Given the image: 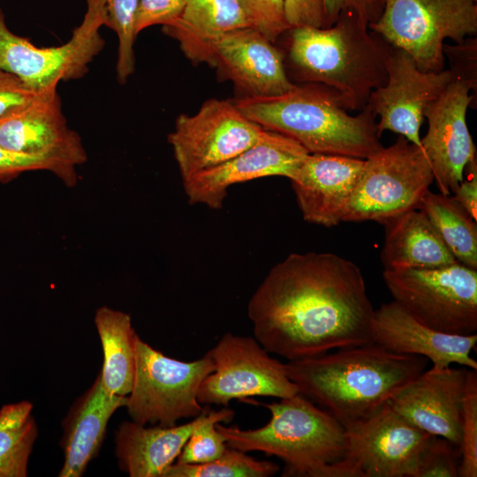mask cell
I'll return each mask as SVG.
<instances>
[{"instance_id": "6da1fadb", "label": "cell", "mask_w": 477, "mask_h": 477, "mask_svg": "<svg viewBox=\"0 0 477 477\" xmlns=\"http://www.w3.org/2000/svg\"><path fill=\"white\" fill-rule=\"evenodd\" d=\"M373 312L360 269L332 253L289 254L247 306L254 338L288 361L373 343Z\"/></svg>"}, {"instance_id": "7a4b0ae2", "label": "cell", "mask_w": 477, "mask_h": 477, "mask_svg": "<svg viewBox=\"0 0 477 477\" xmlns=\"http://www.w3.org/2000/svg\"><path fill=\"white\" fill-rule=\"evenodd\" d=\"M284 365L299 393L345 427L389 403L426 369L428 360L369 343Z\"/></svg>"}, {"instance_id": "3957f363", "label": "cell", "mask_w": 477, "mask_h": 477, "mask_svg": "<svg viewBox=\"0 0 477 477\" xmlns=\"http://www.w3.org/2000/svg\"><path fill=\"white\" fill-rule=\"evenodd\" d=\"M287 34L285 69L299 84L336 91L349 111L367 106L371 93L387 80L390 47L352 11H343L328 27H292Z\"/></svg>"}, {"instance_id": "277c9868", "label": "cell", "mask_w": 477, "mask_h": 477, "mask_svg": "<svg viewBox=\"0 0 477 477\" xmlns=\"http://www.w3.org/2000/svg\"><path fill=\"white\" fill-rule=\"evenodd\" d=\"M233 102L250 120L292 138L309 154L367 159L382 147L370 107L352 116L336 91L320 84H296L281 95Z\"/></svg>"}, {"instance_id": "5b68a950", "label": "cell", "mask_w": 477, "mask_h": 477, "mask_svg": "<svg viewBox=\"0 0 477 477\" xmlns=\"http://www.w3.org/2000/svg\"><path fill=\"white\" fill-rule=\"evenodd\" d=\"M264 406L271 417L259 428L244 430L216 423L229 447L281 458L285 463L282 476L286 477H318L323 466L344 458V427L303 395Z\"/></svg>"}, {"instance_id": "8992f818", "label": "cell", "mask_w": 477, "mask_h": 477, "mask_svg": "<svg viewBox=\"0 0 477 477\" xmlns=\"http://www.w3.org/2000/svg\"><path fill=\"white\" fill-rule=\"evenodd\" d=\"M477 0H382L368 28L409 54L424 72L443 70L445 39L457 43L477 33Z\"/></svg>"}, {"instance_id": "52a82bcc", "label": "cell", "mask_w": 477, "mask_h": 477, "mask_svg": "<svg viewBox=\"0 0 477 477\" xmlns=\"http://www.w3.org/2000/svg\"><path fill=\"white\" fill-rule=\"evenodd\" d=\"M393 300L414 319L440 332L477 331V269L460 262L433 269H383Z\"/></svg>"}, {"instance_id": "ba28073f", "label": "cell", "mask_w": 477, "mask_h": 477, "mask_svg": "<svg viewBox=\"0 0 477 477\" xmlns=\"http://www.w3.org/2000/svg\"><path fill=\"white\" fill-rule=\"evenodd\" d=\"M134 346V379L125 405L132 421L170 427L205 410L197 394L203 380L214 371L208 353L193 361H181L154 349L138 334Z\"/></svg>"}, {"instance_id": "9c48e42d", "label": "cell", "mask_w": 477, "mask_h": 477, "mask_svg": "<svg viewBox=\"0 0 477 477\" xmlns=\"http://www.w3.org/2000/svg\"><path fill=\"white\" fill-rule=\"evenodd\" d=\"M434 182L433 170L422 148L399 135L365 164L346 208L343 222L387 220L417 206Z\"/></svg>"}, {"instance_id": "30bf717a", "label": "cell", "mask_w": 477, "mask_h": 477, "mask_svg": "<svg viewBox=\"0 0 477 477\" xmlns=\"http://www.w3.org/2000/svg\"><path fill=\"white\" fill-rule=\"evenodd\" d=\"M87 10L69 41L60 46L37 47L12 33L0 8V68L16 75L30 88L43 92L60 81L83 78L104 48L100 34L108 26L104 0H85Z\"/></svg>"}, {"instance_id": "8fae6325", "label": "cell", "mask_w": 477, "mask_h": 477, "mask_svg": "<svg viewBox=\"0 0 477 477\" xmlns=\"http://www.w3.org/2000/svg\"><path fill=\"white\" fill-rule=\"evenodd\" d=\"M265 132L233 101L210 98L194 114H179L167 140L183 181L254 146Z\"/></svg>"}, {"instance_id": "7c38bea8", "label": "cell", "mask_w": 477, "mask_h": 477, "mask_svg": "<svg viewBox=\"0 0 477 477\" xmlns=\"http://www.w3.org/2000/svg\"><path fill=\"white\" fill-rule=\"evenodd\" d=\"M207 353L214 371L199 388L200 404L227 406L232 399L256 396L284 398L299 393L284 363L272 358L254 337L228 332Z\"/></svg>"}, {"instance_id": "4fadbf2b", "label": "cell", "mask_w": 477, "mask_h": 477, "mask_svg": "<svg viewBox=\"0 0 477 477\" xmlns=\"http://www.w3.org/2000/svg\"><path fill=\"white\" fill-rule=\"evenodd\" d=\"M344 460L357 477H413L420 454L433 435L403 419L387 403L344 427Z\"/></svg>"}, {"instance_id": "5bb4252c", "label": "cell", "mask_w": 477, "mask_h": 477, "mask_svg": "<svg viewBox=\"0 0 477 477\" xmlns=\"http://www.w3.org/2000/svg\"><path fill=\"white\" fill-rule=\"evenodd\" d=\"M387 80L375 89L367 104L378 118L377 131L398 133L421 147L420 130L424 111L453 78L450 69L424 72L403 49L390 47L386 61Z\"/></svg>"}, {"instance_id": "9a60e30c", "label": "cell", "mask_w": 477, "mask_h": 477, "mask_svg": "<svg viewBox=\"0 0 477 477\" xmlns=\"http://www.w3.org/2000/svg\"><path fill=\"white\" fill-rule=\"evenodd\" d=\"M307 154L292 138L266 129L262 139L254 146L183 180L188 203L220 209L230 186L271 176L291 179Z\"/></svg>"}, {"instance_id": "2e32d148", "label": "cell", "mask_w": 477, "mask_h": 477, "mask_svg": "<svg viewBox=\"0 0 477 477\" xmlns=\"http://www.w3.org/2000/svg\"><path fill=\"white\" fill-rule=\"evenodd\" d=\"M476 89L453 76L451 81L424 111L428 131L420 144L430 163L439 192L452 195L463 179L466 166L476 159V148L466 124V112Z\"/></svg>"}, {"instance_id": "e0dca14e", "label": "cell", "mask_w": 477, "mask_h": 477, "mask_svg": "<svg viewBox=\"0 0 477 477\" xmlns=\"http://www.w3.org/2000/svg\"><path fill=\"white\" fill-rule=\"evenodd\" d=\"M0 146L53 160L75 176L87 158L80 136L64 115L57 88L42 92L28 106L0 120Z\"/></svg>"}, {"instance_id": "ac0fdd59", "label": "cell", "mask_w": 477, "mask_h": 477, "mask_svg": "<svg viewBox=\"0 0 477 477\" xmlns=\"http://www.w3.org/2000/svg\"><path fill=\"white\" fill-rule=\"evenodd\" d=\"M467 367H431L389 402L413 427L459 447Z\"/></svg>"}, {"instance_id": "d6986e66", "label": "cell", "mask_w": 477, "mask_h": 477, "mask_svg": "<svg viewBox=\"0 0 477 477\" xmlns=\"http://www.w3.org/2000/svg\"><path fill=\"white\" fill-rule=\"evenodd\" d=\"M212 68L245 97L277 95L296 85L287 74L284 51L252 27L231 31L214 44Z\"/></svg>"}, {"instance_id": "ffe728a7", "label": "cell", "mask_w": 477, "mask_h": 477, "mask_svg": "<svg viewBox=\"0 0 477 477\" xmlns=\"http://www.w3.org/2000/svg\"><path fill=\"white\" fill-rule=\"evenodd\" d=\"M364 164L357 157L307 154L290 179L303 219L325 227L343 222Z\"/></svg>"}, {"instance_id": "44dd1931", "label": "cell", "mask_w": 477, "mask_h": 477, "mask_svg": "<svg viewBox=\"0 0 477 477\" xmlns=\"http://www.w3.org/2000/svg\"><path fill=\"white\" fill-rule=\"evenodd\" d=\"M370 333L372 342L391 352L425 357L432 367L457 364L477 370L471 357L477 334L452 335L435 330L409 314L394 300L374 309Z\"/></svg>"}, {"instance_id": "7402d4cb", "label": "cell", "mask_w": 477, "mask_h": 477, "mask_svg": "<svg viewBox=\"0 0 477 477\" xmlns=\"http://www.w3.org/2000/svg\"><path fill=\"white\" fill-rule=\"evenodd\" d=\"M127 396L109 393L98 375L70 407L62 421L60 446L64 464L60 477H80L96 457L103 443L108 422L113 413L126 405Z\"/></svg>"}, {"instance_id": "603a6c76", "label": "cell", "mask_w": 477, "mask_h": 477, "mask_svg": "<svg viewBox=\"0 0 477 477\" xmlns=\"http://www.w3.org/2000/svg\"><path fill=\"white\" fill-rule=\"evenodd\" d=\"M208 411L205 407L200 415L179 426L147 428L132 420L122 422L115 432L119 468L131 477H163Z\"/></svg>"}, {"instance_id": "cb8c5ba5", "label": "cell", "mask_w": 477, "mask_h": 477, "mask_svg": "<svg viewBox=\"0 0 477 477\" xmlns=\"http://www.w3.org/2000/svg\"><path fill=\"white\" fill-rule=\"evenodd\" d=\"M244 27L249 26L237 0H186L180 15L162 29L191 63L212 67L214 44Z\"/></svg>"}, {"instance_id": "d4e9b609", "label": "cell", "mask_w": 477, "mask_h": 477, "mask_svg": "<svg viewBox=\"0 0 477 477\" xmlns=\"http://www.w3.org/2000/svg\"><path fill=\"white\" fill-rule=\"evenodd\" d=\"M381 261L386 269H433L458 262L425 215L417 208L384 223Z\"/></svg>"}, {"instance_id": "484cf974", "label": "cell", "mask_w": 477, "mask_h": 477, "mask_svg": "<svg viewBox=\"0 0 477 477\" xmlns=\"http://www.w3.org/2000/svg\"><path fill=\"white\" fill-rule=\"evenodd\" d=\"M95 325L103 352L101 382L110 394L128 396L134 379L137 334L131 316L102 306L95 311Z\"/></svg>"}, {"instance_id": "4316f807", "label": "cell", "mask_w": 477, "mask_h": 477, "mask_svg": "<svg viewBox=\"0 0 477 477\" xmlns=\"http://www.w3.org/2000/svg\"><path fill=\"white\" fill-rule=\"evenodd\" d=\"M417 209L433 225L455 259L477 269L476 220L452 196L427 191Z\"/></svg>"}, {"instance_id": "83f0119b", "label": "cell", "mask_w": 477, "mask_h": 477, "mask_svg": "<svg viewBox=\"0 0 477 477\" xmlns=\"http://www.w3.org/2000/svg\"><path fill=\"white\" fill-rule=\"evenodd\" d=\"M27 400L0 408V477H26L38 430Z\"/></svg>"}, {"instance_id": "f1b7e54d", "label": "cell", "mask_w": 477, "mask_h": 477, "mask_svg": "<svg viewBox=\"0 0 477 477\" xmlns=\"http://www.w3.org/2000/svg\"><path fill=\"white\" fill-rule=\"evenodd\" d=\"M279 469L276 463L258 460L228 446L221 457L208 463H173L163 477H269Z\"/></svg>"}, {"instance_id": "f546056e", "label": "cell", "mask_w": 477, "mask_h": 477, "mask_svg": "<svg viewBox=\"0 0 477 477\" xmlns=\"http://www.w3.org/2000/svg\"><path fill=\"white\" fill-rule=\"evenodd\" d=\"M233 416L234 412L228 408L209 410L206 420L193 430L174 463L202 464L221 457L228 444L225 437L217 430L216 423H229Z\"/></svg>"}, {"instance_id": "4dcf8cb0", "label": "cell", "mask_w": 477, "mask_h": 477, "mask_svg": "<svg viewBox=\"0 0 477 477\" xmlns=\"http://www.w3.org/2000/svg\"><path fill=\"white\" fill-rule=\"evenodd\" d=\"M108 26L117 37V80L124 84L135 70V14L139 0H104Z\"/></svg>"}, {"instance_id": "1f68e13d", "label": "cell", "mask_w": 477, "mask_h": 477, "mask_svg": "<svg viewBox=\"0 0 477 477\" xmlns=\"http://www.w3.org/2000/svg\"><path fill=\"white\" fill-rule=\"evenodd\" d=\"M458 476H477V370L468 369L463 398Z\"/></svg>"}, {"instance_id": "d6a6232c", "label": "cell", "mask_w": 477, "mask_h": 477, "mask_svg": "<svg viewBox=\"0 0 477 477\" xmlns=\"http://www.w3.org/2000/svg\"><path fill=\"white\" fill-rule=\"evenodd\" d=\"M252 27L276 42L291 27L287 22L284 0H237Z\"/></svg>"}, {"instance_id": "836d02e7", "label": "cell", "mask_w": 477, "mask_h": 477, "mask_svg": "<svg viewBox=\"0 0 477 477\" xmlns=\"http://www.w3.org/2000/svg\"><path fill=\"white\" fill-rule=\"evenodd\" d=\"M449 440L432 435L421 450L413 477H457L460 455Z\"/></svg>"}, {"instance_id": "e575fe53", "label": "cell", "mask_w": 477, "mask_h": 477, "mask_svg": "<svg viewBox=\"0 0 477 477\" xmlns=\"http://www.w3.org/2000/svg\"><path fill=\"white\" fill-rule=\"evenodd\" d=\"M33 170L49 171L68 187H73L78 181V176L53 160L13 152L0 146V182L9 181L23 172Z\"/></svg>"}, {"instance_id": "d590c367", "label": "cell", "mask_w": 477, "mask_h": 477, "mask_svg": "<svg viewBox=\"0 0 477 477\" xmlns=\"http://www.w3.org/2000/svg\"><path fill=\"white\" fill-rule=\"evenodd\" d=\"M186 0H139L135 14L136 37L144 29L172 23L181 13Z\"/></svg>"}, {"instance_id": "8d00e7d4", "label": "cell", "mask_w": 477, "mask_h": 477, "mask_svg": "<svg viewBox=\"0 0 477 477\" xmlns=\"http://www.w3.org/2000/svg\"><path fill=\"white\" fill-rule=\"evenodd\" d=\"M41 93L30 88L16 75L0 68V120L28 106Z\"/></svg>"}, {"instance_id": "74e56055", "label": "cell", "mask_w": 477, "mask_h": 477, "mask_svg": "<svg viewBox=\"0 0 477 477\" xmlns=\"http://www.w3.org/2000/svg\"><path fill=\"white\" fill-rule=\"evenodd\" d=\"M284 11L290 27L330 26L323 0H284Z\"/></svg>"}, {"instance_id": "f35d334b", "label": "cell", "mask_w": 477, "mask_h": 477, "mask_svg": "<svg viewBox=\"0 0 477 477\" xmlns=\"http://www.w3.org/2000/svg\"><path fill=\"white\" fill-rule=\"evenodd\" d=\"M476 38H466L456 46L444 44L443 54L448 57L450 63V72L453 76L459 77L470 82L476 87Z\"/></svg>"}, {"instance_id": "ab89813d", "label": "cell", "mask_w": 477, "mask_h": 477, "mask_svg": "<svg viewBox=\"0 0 477 477\" xmlns=\"http://www.w3.org/2000/svg\"><path fill=\"white\" fill-rule=\"evenodd\" d=\"M330 26L343 11H352L367 26L380 16L382 4L372 0H323Z\"/></svg>"}, {"instance_id": "60d3db41", "label": "cell", "mask_w": 477, "mask_h": 477, "mask_svg": "<svg viewBox=\"0 0 477 477\" xmlns=\"http://www.w3.org/2000/svg\"><path fill=\"white\" fill-rule=\"evenodd\" d=\"M452 196L465 209L477 220V162L469 163L463 174V179Z\"/></svg>"}, {"instance_id": "b9f144b4", "label": "cell", "mask_w": 477, "mask_h": 477, "mask_svg": "<svg viewBox=\"0 0 477 477\" xmlns=\"http://www.w3.org/2000/svg\"><path fill=\"white\" fill-rule=\"evenodd\" d=\"M375 4H382V0H372Z\"/></svg>"}]
</instances>
